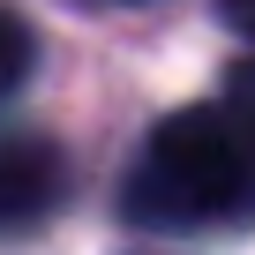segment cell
I'll return each mask as SVG.
<instances>
[{"mask_svg":"<svg viewBox=\"0 0 255 255\" xmlns=\"http://www.w3.org/2000/svg\"><path fill=\"white\" fill-rule=\"evenodd\" d=\"M255 203V165L233 135L225 113H173L143 143L135 173H128V218L150 233H203L233 225Z\"/></svg>","mask_w":255,"mask_h":255,"instance_id":"1","label":"cell"},{"mask_svg":"<svg viewBox=\"0 0 255 255\" xmlns=\"http://www.w3.org/2000/svg\"><path fill=\"white\" fill-rule=\"evenodd\" d=\"M68 195V158L38 135H8L0 143V233L38 225L45 210H60Z\"/></svg>","mask_w":255,"mask_h":255,"instance_id":"2","label":"cell"},{"mask_svg":"<svg viewBox=\"0 0 255 255\" xmlns=\"http://www.w3.org/2000/svg\"><path fill=\"white\" fill-rule=\"evenodd\" d=\"M30 60H38V45H30V30L8 15V8H0V98H8L23 75H30Z\"/></svg>","mask_w":255,"mask_h":255,"instance_id":"3","label":"cell"},{"mask_svg":"<svg viewBox=\"0 0 255 255\" xmlns=\"http://www.w3.org/2000/svg\"><path fill=\"white\" fill-rule=\"evenodd\" d=\"M233 135H240V150H248V165H255V75H240L233 83Z\"/></svg>","mask_w":255,"mask_h":255,"instance_id":"4","label":"cell"},{"mask_svg":"<svg viewBox=\"0 0 255 255\" xmlns=\"http://www.w3.org/2000/svg\"><path fill=\"white\" fill-rule=\"evenodd\" d=\"M218 8H225V23H233V30L255 45V0H218Z\"/></svg>","mask_w":255,"mask_h":255,"instance_id":"5","label":"cell"}]
</instances>
